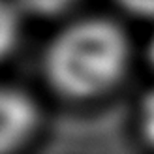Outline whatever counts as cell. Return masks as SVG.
<instances>
[{"mask_svg":"<svg viewBox=\"0 0 154 154\" xmlns=\"http://www.w3.org/2000/svg\"><path fill=\"white\" fill-rule=\"evenodd\" d=\"M126 11L139 17H154V0H117Z\"/></svg>","mask_w":154,"mask_h":154,"instance_id":"6","label":"cell"},{"mask_svg":"<svg viewBox=\"0 0 154 154\" xmlns=\"http://www.w3.org/2000/svg\"><path fill=\"white\" fill-rule=\"evenodd\" d=\"M36 120L32 100L19 90L0 87V152L21 145L34 130Z\"/></svg>","mask_w":154,"mask_h":154,"instance_id":"2","label":"cell"},{"mask_svg":"<svg viewBox=\"0 0 154 154\" xmlns=\"http://www.w3.org/2000/svg\"><path fill=\"white\" fill-rule=\"evenodd\" d=\"M77 0H19V4L26 11L36 15H55L62 13L70 6H73Z\"/></svg>","mask_w":154,"mask_h":154,"instance_id":"4","label":"cell"},{"mask_svg":"<svg viewBox=\"0 0 154 154\" xmlns=\"http://www.w3.org/2000/svg\"><path fill=\"white\" fill-rule=\"evenodd\" d=\"M149 58H150V62L154 66V40L150 42V47H149Z\"/></svg>","mask_w":154,"mask_h":154,"instance_id":"7","label":"cell"},{"mask_svg":"<svg viewBox=\"0 0 154 154\" xmlns=\"http://www.w3.org/2000/svg\"><path fill=\"white\" fill-rule=\"evenodd\" d=\"M19 34V23L13 8L0 0V58H4L8 53L13 49Z\"/></svg>","mask_w":154,"mask_h":154,"instance_id":"3","label":"cell"},{"mask_svg":"<svg viewBox=\"0 0 154 154\" xmlns=\"http://www.w3.org/2000/svg\"><path fill=\"white\" fill-rule=\"evenodd\" d=\"M139 119H141V132L145 139L150 145H154V90L143 98Z\"/></svg>","mask_w":154,"mask_h":154,"instance_id":"5","label":"cell"},{"mask_svg":"<svg viewBox=\"0 0 154 154\" xmlns=\"http://www.w3.org/2000/svg\"><path fill=\"white\" fill-rule=\"evenodd\" d=\"M128 58L124 32L96 17L64 28L47 47L43 68L55 90L70 98H90L119 83Z\"/></svg>","mask_w":154,"mask_h":154,"instance_id":"1","label":"cell"}]
</instances>
